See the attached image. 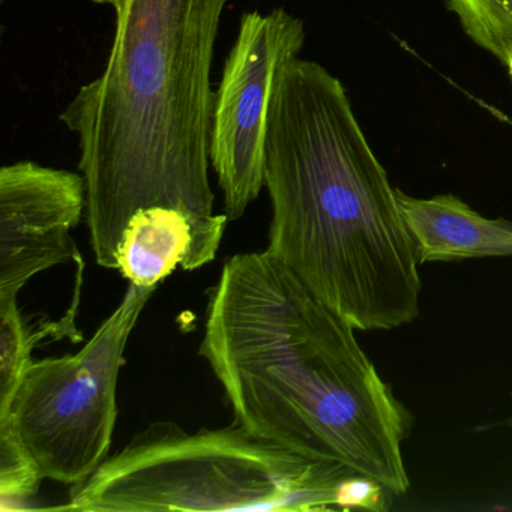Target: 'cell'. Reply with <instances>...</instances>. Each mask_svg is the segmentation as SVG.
<instances>
[{
	"label": "cell",
	"instance_id": "7c38bea8",
	"mask_svg": "<svg viewBox=\"0 0 512 512\" xmlns=\"http://www.w3.org/2000/svg\"><path fill=\"white\" fill-rule=\"evenodd\" d=\"M41 478L10 422L0 421V500L2 509H14L37 494Z\"/></svg>",
	"mask_w": 512,
	"mask_h": 512
},
{
	"label": "cell",
	"instance_id": "277c9868",
	"mask_svg": "<svg viewBox=\"0 0 512 512\" xmlns=\"http://www.w3.org/2000/svg\"><path fill=\"white\" fill-rule=\"evenodd\" d=\"M244 425L187 433L169 421L148 425L77 485L73 512L320 511L343 508L350 476Z\"/></svg>",
	"mask_w": 512,
	"mask_h": 512
},
{
	"label": "cell",
	"instance_id": "7a4b0ae2",
	"mask_svg": "<svg viewBox=\"0 0 512 512\" xmlns=\"http://www.w3.org/2000/svg\"><path fill=\"white\" fill-rule=\"evenodd\" d=\"M269 253L356 331L419 314L418 253L343 83L293 59L272 92L265 149Z\"/></svg>",
	"mask_w": 512,
	"mask_h": 512
},
{
	"label": "cell",
	"instance_id": "9c48e42d",
	"mask_svg": "<svg viewBox=\"0 0 512 512\" xmlns=\"http://www.w3.org/2000/svg\"><path fill=\"white\" fill-rule=\"evenodd\" d=\"M419 263L512 256V223L490 220L452 194L416 199L397 190Z\"/></svg>",
	"mask_w": 512,
	"mask_h": 512
},
{
	"label": "cell",
	"instance_id": "5bb4252c",
	"mask_svg": "<svg viewBox=\"0 0 512 512\" xmlns=\"http://www.w3.org/2000/svg\"><path fill=\"white\" fill-rule=\"evenodd\" d=\"M92 2L98 5H110V7H113V4H115V0H92Z\"/></svg>",
	"mask_w": 512,
	"mask_h": 512
},
{
	"label": "cell",
	"instance_id": "8fae6325",
	"mask_svg": "<svg viewBox=\"0 0 512 512\" xmlns=\"http://www.w3.org/2000/svg\"><path fill=\"white\" fill-rule=\"evenodd\" d=\"M467 37L505 64L512 47V0H446Z\"/></svg>",
	"mask_w": 512,
	"mask_h": 512
},
{
	"label": "cell",
	"instance_id": "5b68a950",
	"mask_svg": "<svg viewBox=\"0 0 512 512\" xmlns=\"http://www.w3.org/2000/svg\"><path fill=\"white\" fill-rule=\"evenodd\" d=\"M155 290L130 283L115 313L77 355L29 365L0 421L10 422L41 478L80 485L106 460L125 347Z\"/></svg>",
	"mask_w": 512,
	"mask_h": 512
},
{
	"label": "cell",
	"instance_id": "30bf717a",
	"mask_svg": "<svg viewBox=\"0 0 512 512\" xmlns=\"http://www.w3.org/2000/svg\"><path fill=\"white\" fill-rule=\"evenodd\" d=\"M83 260L79 262L76 278L74 304L61 322H47L38 328H29L17 305V298L0 299V419L10 412L11 401L17 388L32 364V350L46 340H59L70 337L73 341L82 340L76 328V313L80 301Z\"/></svg>",
	"mask_w": 512,
	"mask_h": 512
},
{
	"label": "cell",
	"instance_id": "3957f363",
	"mask_svg": "<svg viewBox=\"0 0 512 512\" xmlns=\"http://www.w3.org/2000/svg\"><path fill=\"white\" fill-rule=\"evenodd\" d=\"M229 0H115V37L101 76L61 113L79 139L95 260L116 250L142 209L214 214L211 70Z\"/></svg>",
	"mask_w": 512,
	"mask_h": 512
},
{
	"label": "cell",
	"instance_id": "8992f818",
	"mask_svg": "<svg viewBox=\"0 0 512 512\" xmlns=\"http://www.w3.org/2000/svg\"><path fill=\"white\" fill-rule=\"evenodd\" d=\"M305 26L284 8L244 14L212 110L209 160L224 214L238 220L265 187L269 107L278 74L298 58Z\"/></svg>",
	"mask_w": 512,
	"mask_h": 512
},
{
	"label": "cell",
	"instance_id": "4fadbf2b",
	"mask_svg": "<svg viewBox=\"0 0 512 512\" xmlns=\"http://www.w3.org/2000/svg\"><path fill=\"white\" fill-rule=\"evenodd\" d=\"M503 65L508 68L509 76H511L512 79V47L508 50V55H506L505 64Z\"/></svg>",
	"mask_w": 512,
	"mask_h": 512
},
{
	"label": "cell",
	"instance_id": "ba28073f",
	"mask_svg": "<svg viewBox=\"0 0 512 512\" xmlns=\"http://www.w3.org/2000/svg\"><path fill=\"white\" fill-rule=\"evenodd\" d=\"M229 217L155 208L137 212L122 233L116 269L130 283L154 287L175 272L196 271L217 257Z\"/></svg>",
	"mask_w": 512,
	"mask_h": 512
},
{
	"label": "cell",
	"instance_id": "6da1fadb",
	"mask_svg": "<svg viewBox=\"0 0 512 512\" xmlns=\"http://www.w3.org/2000/svg\"><path fill=\"white\" fill-rule=\"evenodd\" d=\"M355 331L274 254H236L209 290L199 353L235 422L401 496L409 413Z\"/></svg>",
	"mask_w": 512,
	"mask_h": 512
},
{
	"label": "cell",
	"instance_id": "9a60e30c",
	"mask_svg": "<svg viewBox=\"0 0 512 512\" xmlns=\"http://www.w3.org/2000/svg\"><path fill=\"white\" fill-rule=\"evenodd\" d=\"M509 425L512 427V419H509Z\"/></svg>",
	"mask_w": 512,
	"mask_h": 512
},
{
	"label": "cell",
	"instance_id": "52a82bcc",
	"mask_svg": "<svg viewBox=\"0 0 512 512\" xmlns=\"http://www.w3.org/2000/svg\"><path fill=\"white\" fill-rule=\"evenodd\" d=\"M83 214V175L34 161L0 169V299L17 298L35 275L80 259L71 230Z\"/></svg>",
	"mask_w": 512,
	"mask_h": 512
}]
</instances>
